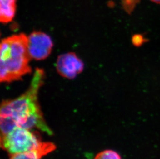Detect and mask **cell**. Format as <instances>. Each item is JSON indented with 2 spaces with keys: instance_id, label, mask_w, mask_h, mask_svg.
<instances>
[{
  "instance_id": "1",
  "label": "cell",
  "mask_w": 160,
  "mask_h": 159,
  "mask_svg": "<svg viewBox=\"0 0 160 159\" xmlns=\"http://www.w3.org/2000/svg\"><path fill=\"white\" fill-rule=\"evenodd\" d=\"M44 78V71L37 68L29 89L24 94L15 99L3 101L0 110L1 135L17 127L29 130L36 128L49 135L53 134L44 119L38 100Z\"/></svg>"
},
{
  "instance_id": "2",
  "label": "cell",
  "mask_w": 160,
  "mask_h": 159,
  "mask_svg": "<svg viewBox=\"0 0 160 159\" xmlns=\"http://www.w3.org/2000/svg\"><path fill=\"white\" fill-rule=\"evenodd\" d=\"M30 59L26 35H13L4 38L0 46L1 82L17 81L30 73Z\"/></svg>"
},
{
  "instance_id": "3",
  "label": "cell",
  "mask_w": 160,
  "mask_h": 159,
  "mask_svg": "<svg viewBox=\"0 0 160 159\" xmlns=\"http://www.w3.org/2000/svg\"><path fill=\"white\" fill-rule=\"evenodd\" d=\"M44 143L30 130L23 128H16L8 133L1 135L2 148L11 156L36 150Z\"/></svg>"
},
{
  "instance_id": "4",
  "label": "cell",
  "mask_w": 160,
  "mask_h": 159,
  "mask_svg": "<svg viewBox=\"0 0 160 159\" xmlns=\"http://www.w3.org/2000/svg\"><path fill=\"white\" fill-rule=\"evenodd\" d=\"M28 37V50L31 58L38 60L47 59L53 46L50 36L43 32H34Z\"/></svg>"
},
{
  "instance_id": "5",
  "label": "cell",
  "mask_w": 160,
  "mask_h": 159,
  "mask_svg": "<svg viewBox=\"0 0 160 159\" xmlns=\"http://www.w3.org/2000/svg\"><path fill=\"white\" fill-rule=\"evenodd\" d=\"M58 72L61 76L72 79L83 70V62L73 53H68L59 56L56 63Z\"/></svg>"
},
{
  "instance_id": "6",
  "label": "cell",
  "mask_w": 160,
  "mask_h": 159,
  "mask_svg": "<svg viewBox=\"0 0 160 159\" xmlns=\"http://www.w3.org/2000/svg\"><path fill=\"white\" fill-rule=\"evenodd\" d=\"M56 148V146L53 143L44 142V144L36 150L12 155L10 159H41L42 157L53 152Z\"/></svg>"
},
{
  "instance_id": "7",
  "label": "cell",
  "mask_w": 160,
  "mask_h": 159,
  "mask_svg": "<svg viewBox=\"0 0 160 159\" xmlns=\"http://www.w3.org/2000/svg\"><path fill=\"white\" fill-rule=\"evenodd\" d=\"M16 12V0H0V21L6 24L12 21Z\"/></svg>"
},
{
  "instance_id": "8",
  "label": "cell",
  "mask_w": 160,
  "mask_h": 159,
  "mask_svg": "<svg viewBox=\"0 0 160 159\" xmlns=\"http://www.w3.org/2000/svg\"><path fill=\"white\" fill-rule=\"evenodd\" d=\"M94 159H122V158L117 152L108 149L98 153Z\"/></svg>"
},
{
  "instance_id": "9",
  "label": "cell",
  "mask_w": 160,
  "mask_h": 159,
  "mask_svg": "<svg viewBox=\"0 0 160 159\" xmlns=\"http://www.w3.org/2000/svg\"><path fill=\"white\" fill-rule=\"evenodd\" d=\"M141 0H121V4L124 11L128 14H131L137 5L138 4Z\"/></svg>"
},
{
  "instance_id": "10",
  "label": "cell",
  "mask_w": 160,
  "mask_h": 159,
  "mask_svg": "<svg viewBox=\"0 0 160 159\" xmlns=\"http://www.w3.org/2000/svg\"><path fill=\"white\" fill-rule=\"evenodd\" d=\"M132 42L135 46L140 47L146 42V39L142 35L137 34L132 36Z\"/></svg>"
},
{
  "instance_id": "11",
  "label": "cell",
  "mask_w": 160,
  "mask_h": 159,
  "mask_svg": "<svg viewBox=\"0 0 160 159\" xmlns=\"http://www.w3.org/2000/svg\"><path fill=\"white\" fill-rule=\"evenodd\" d=\"M151 1L153 2V3L158 4H160V0H151Z\"/></svg>"
}]
</instances>
